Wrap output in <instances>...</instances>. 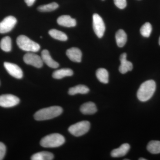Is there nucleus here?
<instances>
[{"mask_svg":"<svg viewBox=\"0 0 160 160\" xmlns=\"http://www.w3.org/2000/svg\"><path fill=\"white\" fill-rule=\"evenodd\" d=\"M63 109L59 106H53L43 108L35 113V119L37 121H44L51 119L62 114Z\"/></svg>","mask_w":160,"mask_h":160,"instance_id":"2","label":"nucleus"},{"mask_svg":"<svg viewBox=\"0 0 160 160\" xmlns=\"http://www.w3.org/2000/svg\"><path fill=\"white\" fill-rule=\"evenodd\" d=\"M156 89V84L153 80H150L143 82L137 92V97L141 102H147L150 99Z\"/></svg>","mask_w":160,"mask_h":160,"instance_id":"1","label":"nucleus"},{"mask_svg":"<svg viewBox=\"0 0 160 160\" xmlns=\"http://www.w3.org/2000/svg\"><path fill=\"white\" fill-rule=\"evenodd\" d=\"M148 151L152 154L160 153V142L158 141H151L147 146Z\"/></svg>","mask_w":160,"mask_h":160,"instance_id":"22","label":"nucleus"},{"mask_svg":"<svg viewBox=\"0 0 160 160\" xmlns=\"http://www.w3.org/2000/svg\"><path fill=\"white\" fill-rule=\"evenodd\" d=\"M152 30V27L150 23L146 22L141 27L140 32L144 37L148 38L150 36Z\"/></svg>","mask_w":160,"mask_h":160,"instance_id":"26","label":"nucleus"},{"mask_svg":"<svg viewBox=\"0 0 160 160\" xmlns=\"http://www.w3.org/2000/svg\"><path fill=\"white\" fill-rule=\"evenodd\" d=\"M20 102L17 97L12 94H3L0 96V106L10 108L17 106Z\"/></svg>","mask_w":160,"mask_h":160,"instance_id":"7","label":"nucleus"},{"mask_svg":"<svg viewBox=\"0 0 160 160\" xmlns=\"http://www.w3.org/2000/svg\"><path fill=\"white\" fill-rule=\"evenodd\" d=\"M65 142V138L62 135L52 133L43 138L40 142V145L45 148H56Z\"/></svg>","mask_w":160,"mask_h":160,"instance_id":"3","label":"nucleus"},{"mask_svg":"<svg viewBox=\"0 0 160 160\" xmlns=\"http://www.w3.org/2000/svg\"><path fill=\"white\" fill-rule=\"evenodd\" d=\"M17 43L20 49L28 52H37L40 49L38 44L25 35H20L17 39Z\"/></svg>","mask_w":160,"mask_h":160,"instance_id":"4","label":"nucleus"},{"mask_svg":"<svg viewBox=\"0 0 160 160\" xmlns=\"http://www.w3.org/2000/svg\"><path fill=\"white\" fill-rule=\"evenodd\" d=\"M54 156L51 152L42 151L33 154L31 157L32 160H52L53 159Z\"/></svg>","mask_w":160,"mask_h":160,"instance_id":"19","label":"nucleus"},{"mask_svg":"<svg viewBox=\"0 0 160 160\" xmlns=\"http://www.w3.org/2000/svg\"><path fill=\"white\" fill-rule=\"evenodd\" d=\"M41 58L43 62L46 63L49 67L53 69H56L59 66L57 62L52 59L49 52L46 49H44L42 52Z\"/></svg>","mask_w":160,"mask_h":160,"instance_id":"13","label":"nucleus"},{"mask_svg":"<svg viewBox=\"0 0 160 160\" xmlns=\"http://www.w3.org/2000/svg\"><path fill=\"white\" fill-rule=\"evenodd\" d=\"M17 22L16 18L12 16L5 18L0 22V33H7L11 31L14 28Z\"/></svg>","mask_w":160,"mask_h":160,"instance_id":"9","label":"nucleus"},{"mask_svg":"<svg viewBox=\"0 0 160 160\" xmlns=\"http://www.w3.org/2000/svg\"><path fill=\"white\" fill-rule=\"evenodd\" d=\"M24 62L28 65H31L38 68H40L43 66L42 58L33 52L26 53L23 58Z\"/></svg>","mask_w":160,"mask_h":160,"instance_id":"8","label":"nucleus"},{"mask_svg":"<svg viewBox=\"0 0 160 160\" xmlns=\"http://www.w3.org/2000/svg\"><path fill=\"white\" fill-rule=\"evenodd\" d=\"M57 22L60 26L66 27H74L76 25V21L69 15H62L58 18Z\"/></svg>","mask_w":160,"mask_h":160,"instance_id":"15","label":"nucleus"},{"mask_svg":"<svg viewBox=\"0 0 160 160\" xmlns=\"http://www.w3.org/2000/svg\"><path fill=\"white\" fill-rule=\"evenodd\" d=\"M80 111L85 115L94 114L97 112V108L95 103L89 102L83 104L80 108Z\"/></svg>","mask_w":160,"mask_h":160,"instance_id":"16","label":"nucleus"},{"mask_svg":"<svg viewBox=\"0 0 160 160\" xmlns=\"http://www.w3.org/2000/svg\"><path fill=\"white\" fill-rule=\"evenodd\" d=\"M127 36L126 32L123 29H119L116 34V40L118 46L122 47L126 45L127 42Z\"/></svg>","mask_w":160,"mask_h":160,"instance_id":"20","label":"nucleus"},{"mask_svg":"<svg viewBox=\"0 0 160 160\" xmlns=\"http://www.w3.org/2000/svg\"><path fill=\"white\" fill-rule=\"evenodd\" d=\"M97 78L101 82L107 84L109 82V72L106 69L104 68H100L97 70Z\"/></svg>","mask_w":160,"mask_h":160,"instance_id":"21","label":"nucleus"},{"mask_svg":"<svg viewBox=\"0 0 160 160\" xmlns=\"http://www.w3.org/2000/svg\"><path fill=\"white\" fill-rule=\"evenodd\" d=\"M115 5L120 9H123L126 8L127 2L126 0H114Z\"/></svg>","mask_w":160,"mask_h":160,"instance_id":"27","label":"nucleus"},{"mask_svg":"<svg viewBox=\"0 0 160 160\" xmlns=\"http://www.w3.org/2000/svg\"><path fill=\"white\" fill-rule=\"evenodd\" d=\"M159 45H160V37L159 38Z\"/></svg>","mask_w":160,"mask_h":160,"instance_id":"31","label":"nucleus"},{"mask_svg":"<svg viewBox=\"0 0 160 160\" xmlns=\"http://www.w3.org/2000/svg\"><path fill=\"white\" fill-rule=\"evenodd\" d=\"M36 0H25V2L26 3L27 6H31L34 4Z\"/></svg>","mask_w":160,"mask_h":160,"instance_id":"29","label":"nucleus"},{"mask_svg":"<svg viewBox=\"0 0 160 160\" xmlns=\"http://www.w3.org/2000/svg\"><path fill=\"white\" fill-rule=\"evenodd\" d=\"M4 67L10 75L16 78L21 79L23 77V72L18 65L13 63H4Z\"/></svg>","mask_w":160,"mask_h":160,"instance_id":"10","label":"nucleus"},{"mask_svg":"<svg viewBox=\"0 0 160 160\" xmlns=\"http://www.w3.org/2000/svg\"><path fill=\"white\" fill-rule=\"evenodd\" d=\"M49 34L53 38L61 41H66L68 37L62 32L56 29H52L49 32Z\"/></svg>","mask_w":160,"mask_h":160,"instance_id":"23","label":"nucleus"},{"mask_svg":"<svg viewBox=\"0 0 160 160\" xmlns=\"http://www.w3.org/2000/svg\"><path fill=\"white\" fill-rule=\"evenodd\" d=\"M58 3L52 2L47 5H42L39 6L38 8V11L46 12H51L57 9L58 7Z\"/></svg>","mask_w":160,"mask_h":160,"instance_id":"25","label":"nucleus"},{"mask_svg":"<svg viewBox=\"0 0 160 160\" xmlns=\"http://www.w3.org/2000/svg\"><path fill=\"white\" fill-rule=\"evenodd\" d=\"M130 148V145L128 143L123 144L119 148L112 151L111 156L113 158H119L124 156L129 152Z\"/></svg>","mask_w":160,"mask_h":160,"instance_id":"14","label":"nucleus"},{"mask_svg":"<svg viewBox=\"0 0 160 160\" xmlns=\"http://www.w3.org/2000/svg\"><path fill=\"white\" fill-rule=\"evenodd\" d=\"M90 124L88 121H84L72 125L68 129L69 132L75 137L82 136L90 129Z\"/></svg>","mask_w":160,"mask_h":160,"instance_id":"5","label":"nucleus"},{"mask_svg":"<svg viewBox=\"0 0 160 160\" xmlns=\"http://www.w3.org/2000/svg\"><path fill=\"white\" fill-rule=\"evenodd\" d=\"M6 151V146L3 143L0 142V160H3L5 157Z\"/></svg>","mask_w":160,"mask_h":160,"instance_id":"28","label":"nucleus"},{"mask_svg":"<svg viewBox=\"0 0 160 160\" xmlns=\"http://www.w3.org/2000/svg\"><path fill=\"white\" fill-rule=\"evenodd\" d=\"M93 30L99 38L102 37L106 30L105 23L102 19L97 13H95L92 16Z\"/></svg>","mask_w":160,"mask_h":160,"instance_id":"6","label":"nucleus"},{"mask_svg":"<svg viewBox=\"0 0 160 160\" xmlns=\"http://www.w3.org/2000/svg\"><path fill=\"white\" fill-rule=\"evenodd\" d=\"M66 55L69 59L76 62H80L82 61V52L78 48L72 47L66 51Z\"/></svg>","mask_w":160,"mask_h":160,"instance_id":"12","label":"nucleus"},{"mask_svg":"<svg viewBox=\"0 0 160 160\" xmlns=\"http://www.w3.org/2000/svg\"><path fill=\"white\" fill-rule=\"evenodd\" d=\"M0 47L3 51L9 52L12 49V42L11 38L9 36L5 37L2 39L0 43Z\"/></svg>","mask_w":160,"mask_h":160,"instance_id":"24","label":"nucleus"},{"mask_svg":"<svg viewBox=\"0 0 160 160\" xmlns=\"http://www.w3.org/2000/svg\"><path fill=\"white\" fill-rule=\"evenodd\" d=\"M73 74L71 69L64 68L56 70L52 73V77L57 79H61L66 77L72 76Z\"/></svg>","mask_w":160,"mask_h":160,"instance_id":"17","label":"nucleus"},{"mask_svg":"<svg viewBox=\"0 0 160 160\" xmlns=\"http://www.w3.org/2000/svg\"><path fill=\"white\" fill-rule=\"evenodd\" d=\"M89 91V89L87 86L80 85L70 88L68 91V93L70 95H74L78 93L85 94L88 93Z\"/></svg>","mask_w":160,"mask_h":160,"instance_id":"18","label":"nucleus"},{"mask_svg":"<svg viewBox=\"0 0 160 160\" xmlns=\"http://www.w3.org/2000/svg\"><path fill=\"white\" fill-rule=\"evenodd\" d=\"M139 160H146V159L144 158H140L139 159Z\"/></svg>","mask_w":160,"mask_h":160,"instance_id":"30","label":"nucleus"},{"mask_svg":"<svg viewBox=\"0 0 160 160\" xmlns=\"http://www.w3.org/2000/svg\"><path fill=\"white\" fill-rule=\"evenodd\" d=\"M126 58L127 54L126 53H123L120 56L121 65L119 68V70L122 74H125L128 71H131L133 68L132 63L129 61H127Z\"/></svg>","mask_w":160,"mask_h":160,"instance_id":"11","label":"nucleus"}]
</instances>
